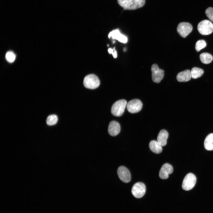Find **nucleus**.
Returning <instances> with one entry per match:
<instances>
[{
  "instance_id": "obj_1",
  "label": "nucleus",
  "mask_w": 213,
  "mask_h": 213,
  "mask_svg": "<svg viewBox=\"0 0 213 213\" xmlns=\"http://www.w3.org/2000/svg\"><path fill=\"white\" fill-rule=\"evenodd\" d=\"M117 2L124 9L133 10L143 6L145 0H117Z\"/></svg>"
},
{
  "instance_id": "obj_2",
  "label": "nucleus",
  "mask_w": 213,
  "mask_h": 213,
  "mask_svg": "<svg viewBox=\"0 0 213 213\" xmlns=\"http://www.w3.org/2000/svg\"><path fill=\"white\" fill-rule=\"evenodd\" d=\"M127 104V101L124 99L116 101L111 107L112 114L115 116H121L124 112Z\"/></svg>"
},
{
  "instance_id": "obj_3",
  "label": "nucleus",
  "mask_w": 213,
  "mask_h": 213,
  "mask_svg": "<svg viewBox=\"0 0 213 213\" xmlns=\"http://www.w3.org/2000/svg\"><path fill=\"white\" fill-rule=\"evenodd\" d=\"M83 84L85 88L94 89L99 86L100 82L98 78L96 75L91 74L85 77L83 80Z\"/></svg>"
},
{
  "instance_id": "obj_4",
  "label": "nucleus",
  "mask_w": 213,
  "mask_h": 213,
  "mask_svg": "<svg viewBox=\"0 0 213 213\" xmlns=\"http://www.w3.org/2000/svg\"><path fill=\"white\" fill-rule=\"evenodd\" d=\"M197 29L202 35H209L213 32V24L208 20H203L198 24Z\"/></svg>"
},
{
  "instance_id": "obj_5",
  "label": "nucleus",
  "mask_w": 213,
  "mask_h": 213,
  "mask_svg": "<svg viewBox=\"0 0 213 213\" xmlns=\"http://www.w3.org/2000/svg\"><path fill=\"white\" fill-rule=\"evenodd\" d=\"M196 177L192 173L188 174L184 178L182 184V188L185 191H189L192 189L196 182Z\"/></svg>"
},
{
  "instance_id": "obj_6",
  "label": "nucleus",
  "mask_w": 213,
  "mask_h": 213,
  "mask_svg": "<svg viewBox=\"0 0 213 213\" xmlns=\"http://www.w3.org/2000/svg\"><path fill=\"white\" fill-rule=\"evenodd\" d=\"M146 187L145 184L142 182H138L133 186L131 192L133 196L136 198H140L145 194Z\"/></svg>"
},
{
  "instance_id": "obj_7",
  "label": "nucleus",
  "mask_w": 213,
  "mask_h": 213,
  "mask_svg": "<svg viewBox=\"0 0 213 213\" xmlns=\"http://www.w3.org/2000/svg\"><path fill=\"white\" fill-rule=\"evenodd\" d=\"M142 106V103L140 100L135 99L129 101L127 104L126 107L129 112L135 113L139 112L141 110Z\"/></svg>"
},
{
  "instance_id": "obj_8",
  "label": "nucleus",
  "mask_w": 213,
  "mask_h": 213,
  "mask_svg": "<svg viewBox=\"0 0 213 213\" xmlns=\"http://www.w3.org/2000/svg\"><path fill=\"white\" fill-rule=\"evenodd\" d=\"M192 25L189 23L183 22L179 24L177 27V31L182 37H186L192 30Z\"/></svg>"
},
{
  "instance_id": "obj_9",
  "label": "nucleus",
  "mask_w": 213,
  "mask_h": 213,
  "mask_svg": "<svg viewBox=\"0 0 213 213\" xmlns=\"http://www.w3.org/2000/svg\"><path fill=\"white\" fill-rule=\"evenodd\" d=\"M151 71L153 81L156 83H159L163 78L164 71L159 68L156 64H154L151 66Z\"/></svg>"
},
{
  "instance_id": "obj_10",
  "label": "nucleus",
  "mask_w": 213,
  "mask_h": 213,
  "mask_svg": "<svg viewBox=\"0 0 213 213\" xmlns=\"http://www.w3.org/2000/svg\"><path fill=\"white\" fill-rule=\"evenodd\" d=\"M117 173L120 179L125 183L129 182L131 180V175L129 170L125 167L120 166L117 170Z\"/></svg>"
},
{
  "instance_id": "obj_11",
  "label": "nucleus",
  "mask_w": 213,
  "mask_h": 213,
  "mask_svg": "<svg viewBox=\"0 0 213 213\" xmlns=\"http://www.w3.org/2000/svg\"><path fill=\"white\" fill-rule=\"evenodd\" d=\"M173 171L172 167L168 163L164 164L161 167L159 172L160 178L163 179H167L169 175L172 173Z\"/></svg>"
},
{
  "instance_id": "obj_12",
  "label": "nucleus",
  "mask_w": 213,
  "mask_h": 213,
  "mask_svg": "<svg viewBox=\"0 0 213 213\" xmlns=\"http://www.w3.org/2000/svg\"><path fill=\"white\" fill-rule=\"evenodd\" d=\"M120 131V126L119 123L115 121L110 122L108 128L109 134L112 136L117 135Z\"/></svg>"
},
{
  "instance_id": "obj_13",
  "label": "nucleus",
  "mask_w": 213,
  "mask_h": 213,
  "mask_svg": "<svg viewBox=\"0 0 213 213\" xmlns=\"http://www.w3.org/2000/svg\"><path fill=\"white\" fill-rule=\"evenodd\" d=\"M111 37L113 39H116L119 41L125 43L128 41L127 38L120 33L118 29H116L111 32L108 35V37Z\"/></svg>"
},
{
  "instance_id": "obj_14",
  "label": "nucleus",
  "mask_w": 213,
  "mask_h": 213,
  "mask_svg": "<svg viewBox=\"0 0 213 213\" xmlns=\"http://www.w3.org/2000/svg\"><path fill=\"white\" fill-rule=\"evenodd\" d=\"M191 78V71L186 70L179 73L176 77L177 80L180 82H185L190 80Z\"/></svg>"
},
{
  "instance_id": "obj_15",
  "label": "nucleus",
  "mask_w": 213,
  "mask_h": 213,
  "mask_svg": "<svg viewBox=\"0 0 213 213\" xmlns=\"http://www.w3.org/2000/svg\"><path fill=\"white\" fill-rule=\"evenodd\" d=\"M168 137V133L164 129L161 130L159 132L157 137V141L162 146H165Z\"/></svg>"
},
{
  "instance_id": "obj_16",
  "label": "nucleus",
  "mask_w": 213,
  "mask_h": 213,
  "mask_svg": "<svg viewBox=\"0 0 213 213\" xmlns=\"http://www.w3.org/2000/svg\"><path fill=\"white\" fill-rule=\"evenodd\" d=\"M162 146L157 141L155 140L151 141L149 143V147L151 150L156 154L162 152Z\"/></svg>"
},
{
  "instance_id": "obj_17",
  "label": "nucleus",
  "mask_w": 213,
  "mask_h": 213,
  "mask_svg": "<svg viewBox=\"0 0 213 213\" xmlns=\"http://www.w3.org/2000/svg\"><path fill=\"white\" fill-rule=\"evenodd\" d=\"M204 145L205 149L208 151L213 150V133L208 135L205 138Z\"/></svg>"
},
{
  "instance_id": "obj_18",
  "label": "nucleus",
  "mask_w": 213,
  "mask_h": 213,
  "mask_svg": "<svg viewBox=\"0 0 213 213\" xmlns=\"http://www.w3.org/2000/svg\"><path fill=\"white\" fill-rule=\"evenodd\" d=\"M200 59L203 63L205 64H208L212 61L213 57L209 53L204 52L200 54Z\"/></svg>"
},
{
  "instance_id": "obj_19",
  "label": "nucleus",
  "mask_w": 213,
  "mask_h": 213,
  "mask_svg": "<svg viewBox=\"0 0 213 213\" xmlns=\"http://www.w3.org/2000/svg\"><path fill=\"white\" fill-rule=\"evenodd\" d=\"M191 72V78L193 79H196L200 77L204 72V70L202 69L196 67L192 68Z\"/></svg>"
},
{
  "instance_id": "obj_20",
  "label": "nucleus",
  "mask_w": 213,
  "mask_h": 213,
  "mask_svg": "<svg viewBox=\"0 0 213 213\" xmlns=\"http://www.w3.org/2000/svg\"><path fill=\"white\" fill-rule=\"evenodd\" d=\"M58 121V117L57 115L53 114L49 116L47 118L46 122L49 125H54Z\"/></svg>"
},
{
  "instance_id": "obj_21",
  "label": "nucleus",
  "mask_w": 213,
  "mask_h": 213,
  "mask_svg": "<svg viewBox=\"0 0 213 213\" xmlns=\"http://www.w3.org/2000/svg\"><path fill=\"white\" fill-rule=\"evenodd\" d=\"M206 41L203 40L198 41L196 43L195 45V49L196 51H199L201 49L204 48L206 46Z\"/></svg>"
},
{
  "instance_id": "obj_22",
  "label": "nucleus",
  "mask_w": 213,
  "mask_h": 213,
  "mask_svg": "<svg viewBox=\"0 0 213 213\" xmlns=\"http://www.w3.org/2000/svg\"><path fill=\"white\" fill-rule=\"evenodd\" d=\"M7 60L9 62H12L15 60V55L14 53L12 51L7 52L5 56Z\"/></svg>"
},
{
  "instance_id": "obj_23",
  "label": "nucleus",
  "mask_w": 213,
  "mask_h": 213,
  "mask_svg": "<svg viewBox=\"0 0 213 213\" xmlns=\"http://www.w3.org/2000/svg\"><path fill=\"white\" fill-rule=\"evenodd\" d=\"M205 13L209 19L213 22V8L209 7L205 11Z\"/></svg>"
},
{
  "instance_id": "obj_24",
  "label": "nucleus",
  "mask_w": 213,
  "mask_h": 213,
  "mask_svg": "<svg viewBox=\"0 0 213 213\" xmlns=\"http://www.w3.org/2000/svg\"><path fill=\"white\" fill-rule=\"evenodd\" d=\"M114 51L113 52V53L112 54V55H113V57L114 58H116L117 57V54L116 51L115 50V48L114 47Z\"/></svg>"
},
{
  "instance_id": "obj_25",
  "label": "nucleus",
  "mask_w": 213,
  "mask_h": 213,
  "mask_svg": "<svg viewBox=\"0 0 213 213\" xmlns=\"http://www.w3.org/2000/svg\"><path fill=\"white\" fill-rule=\"evenodd\" d=\"M108 51L109 53L111 54H112L113 52L114 51V49H112L111 48H109L108 49Z\"/></svg>"
}]
</instances>
